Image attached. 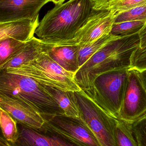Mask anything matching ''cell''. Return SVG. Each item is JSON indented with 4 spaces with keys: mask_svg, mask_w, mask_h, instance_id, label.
I'll return each mask as SVG.
<instances>
[{
    "mask_svg": "<svg viewBox=\"0 0 146 146\" xmlns=\"http://www.w3.org/2000/svg\"><path fill=\"white\" fill-rule=\"evenodd\" d=\"M92 8V0H69L56 5L40 22L35 35L46 44L75 45L76 35L89 17Z\"/></svg>",
    "mask_w": 146,
    "mask_h": 146,
    "instance_id": "1",
    "label": "cell"
},
{
    "mask_svg": "<svg viewBox=\"0 0 146 146\" xmlns=\"http://www.w3.org/2000/svg\"><path fill=\"white\" fill-rule=\"evenodd\" d=\"M116 17L112 11L92 8L89 17L76 35L74 44L83 46L111 34Z\"/></svg>",
    "mask_w": 146,
    "mask_h": 146,
    "instance_id": "9",
    "label": "cell"
},
{
    "mask_svg": "<svg viewBox=\"0 0 146 146\" xmlns=\"http://www.w3.org/2000/svg\"><path fill=\"white\" fill-rule=\"evenodd\" d=\"M45 125L75 145L100 146L97 137L82 117L55 116L49 121H46Z\"/></svg>",
    "mask_w": 146,
    "mask_h": 146,
    "instance_id": "7",
    "label": "cell"
},
{
    "mask_svg": "<svg viewBox=\"0 0 146 146\" xmlns=\"http://www.w3.org/2000/svg\"><path fill=\"white\" fill-rule=\"evenodd\" d=\"M0 124L4 138L10 143H17L19 136L17 121L4 109L0 108Z\"/></svg>",
    "mask_w": 146,
    "mask_h": 146,
    "instance_id": "20",
    "label": "cell"
},
{
    "mask_svg": "<svg viewBox=\"0 0 146 146\" xmlns=\"http://www.w3.org/2000/svg\"><path fill=\"white\" fill-rule=\"evenodd\" d=\"M44 85L63 110L65 116L73 118L81 117V112L75 92L64 91L51 86Z\"/></svg>",
    "mask_w": 146,
    "mask_h": 146,
    "instance_id": "16",
    "label": "cell"
},
{
    "mask_svg": "<svg viewBox=\"0 0 146 146\" xmlns=\"http://www.w3.org/2000/svg\"><path fill=\"white\" fill-rule=\"evenodd\" d=\"M140 45L138 33L108 42L79 68L74 79L82 91L92 98L94 83L101 74L115 69L131 67V58Z\"/></svg>",
    "mask_w": 146,
    "mask_h": 146,
    "instance_id": "2",
    "label": "cell"
},
{
    "mask_svg": "<svg viewBox=\"0 0 146 146\" xmlns=\"http://www.w3.org/2000/svg\"><path fill=\"white\" fill-rule=\"evenodd\" d=\"M132 126L138 146H146V112L132 122Z\"/></svg>",
    "mask_w": 146,
    "mask_h": 146,
    "instance_id": "24",
    "label": "cell"
},
{
    "mask_svg": "<svg viewBox=\"0 0 146 146\" xmlns=\"http://www.w3.org/2000/svg\"><path fill=\"white\" fill-rule=\"evenodd\" d=\"M128 79L119 118L133 122L146 112V91L139 71L130 67Z\"/></svg>",
    "mask_w": 146,
    "mask_h": 146,
    "instance_id": "8",
    "label": "cell"
},
{
    "mask_svg": "<svg viewBox=\"0 0 146 146\" xmlns=\"http://www.w3.org/2000/svg\"><path fill=\"white\" fill-rule=\"evenodd\" d=\"M2 71L29 77L40 84L64 91H82L74 79L75 73L64 69L44 52L38 58L19 67Z\"/></svg>",
    "mask_w": 146,
    "mask_h": 146,
    "instance_id": "4",
    "label": "cell"
},
{
    "mask_svg": "<svg viewBox=\"0 0 146 146\" xmlns=\"http://www.w3.org/2000/svg\"><path fill=\"white\" fill-rule=\"evenodd\" d=\"M43 52L42 42L39 38L34 36L27 42L23 48L0 65V70L2 71L19 67L38 58Z\"/></svg>",
    "mask_w": 146,
    "mask_h": 146,
    "instance_id": "14",
    "label": "cell"
},
{
    "mask_svg": "<svg viewBox=\"0 0 146 146\" xmlns=\"http://www.w3.org/2000/svg\"><path fill=\"white\" fill-rule=\"evenodd\" d=\"M131 67L139 71L146 70V46L138 47L133 52L131 58Z\"/></svg>",
    "mask_w": 146,
    "mask_h": 146,
    "instance_id": "25",
    "label": "cell"
},
{
    "mask_svg": "<svg viewBox=\"0 0 146 146\" xmlns=\"http://www.w3.org/2000/svg\"><path fill=\"white\" fill-rule=\"evenodd\" d=\"M39 23V15L33 19H23L0 23V40L11 38L27 42L35 36Z\"/></svg>",
    "mask_w": 146,
    "mask_h": 146,
    "instance_id": "12",
    "label": "cell"
},
{
    "mask_svg": "<svg viewBox=\"0 0 146 146\" xmlns=\"http://www.w3.org/2000/svg\"><path fill=\"white\" fill-rule=\"evenodd\" d=\"M146 23L145 21L136 20L114 24L111 34L122 37L137 34Z\"/></svg>",
    "mask_w": 146,
    "mask_h": 146,
    "instance_id": "22",
    "label": "cell"
},
{
    "mask_svg": "<svg viewBox=\"0 0 146 146\" xmlns=\"http://www.w3.org/2000/svg\"><path fill=\"white\" fill-rule=\"evenodd\" d=\"M65 1V0H52V2L55 4V5H60L63 4Z\"/></svg>",
    "mask_w": 146,
    "mask_h": 146,
    "instance_id": "28",
    "label": "cell"
},
{
    "mask_svg": "<svg viewBox=\"0 0 146 146\" xmlns=\"http://www.w3.org/2000/svg\"><path fill=\"white\" fill-rule=\"evenodd\" d=\"M0 108L8 112L17 122L35 130L42 129L46 119L30 106L22 101L0 93Z\"/></svg>",
    "mask_w": 146,
    "mask_h": 146,
    "instance_id": "10",
    "label": "cell"
},
{
    "mask_svg": "<svg viewBox=\"0 0 146 146\" xmlns=\"http://www.w3.org/2000/svg\"><path fill=\"white\" fill-rule=\"evenodd\" d=\"M138 35L140 38V45L139 47L140 48H143L146 46V23L139 31Z\"/></svg>",
    "mask_w": 146,
    "mask_h": 146,
    "instance_id": "26",
    "label": "cell"
},
{
    "mask_svg": "<svg viewBox=\"0 0 146 146\" xmlns=\"http://www.w3.org/2000/svg\"><path fill=\"white\" fill-rule=\"evenodd\" d=\"M42 45L43 52L67 71L75 73L79 69L78 45L53 46L43 42Z\"/></svg>",
    "mask_w": 146,
    "mask_h": 146,
    "instance_id": "13",
    "label": "cell"
},
{
    "mask_svg": "<svg viewBox=\"0 0 146 146\" xmlns=\"http://www.w3.org/2000/svg\"><path fill=\"white\" fill-rule=\"evenodd\" d=\"M129 68L104 72L98 76L94 83V95L91 99L117 118H119Z\"/></svg>",
    "mask_w": 146,
    "mask_h": 146,
    "instance_id": "5",
    "label": "cell"
},
{
    "mask_svg": "<svg viewBox=\"0 0 146 146\" xmlns=\"http://www.w3.org/2000/svg\"><path fill=\"white\" fill-rule=\"evenodd\" d=\"M0 93L25 102L49 121L54 117L65 115L43 84L29 77L1 71Z\"/></svg>",
    "mask_w": 146,
    "mask_h": 146,
    "instance_id": "3",
    "label": "cell"
},
{
    "mask_svg": "<svg viewBox=\"0 0 146 146\" xmlns=\"http://www.w3.org/2000/svg\"><path fill=\"white\" fill-rule=\"evenodd\" d=\"M93 9L112 11L117 17L131 9L146 4V0H92Z\"/></svg>",
    "mask_w": 146,
    "mask_h": 146,
    "instance_id": "17",
    "label": "cell"
},
{
    "mask_svg": "<svg viewBox=\"0 0 146 146\" xmlns=\"http://www.w3.org/2000/svg\"><path fill=\"white\" fill-rule=\"evenodd\" d=\"M139 75L146 91V70L139 71Z\"/></svg>",
    "mask_w": 146,
    "mask_h": 146,
    "instance_id": "27",
    "label": "cell"
},
{
    "mask_svg": "<svg viewBox=\"0 0 146 146\" xmlns=\"http://www.w3.org/2000/svg\"><path fill=\"white\" fill-rule=\"evenodd\" d=\"M114 135L117 146H138L131 122L120 118H117L114 128Z\"/></svg>",
    "mask_w": 146,
    "mask_h": 146,
    "instance_id": "18",
    "label": "cell"
},
{
    "mask_svg": "<svg viewBox=\"0 0 146 146\" xmlns=\"http://www.w3.org/2000/svg\"><path fill=\"white\" fill-rule=\"evenodd\" d=\"M81 117L97 137L100 146H117L116 119L82 91L75 92Z\"/></svg>",
    "mask_w": 146,
    "mask_h": 146,
    "instance_id": "6",
    "label": "cell"
},
{
    "mask_svg": "<svg viewBox=\"0 0 146 146\" xmlns=\"http://www.w3.org/2000/svg\"><path fill=\"white\" fill-rule=\"evenodd\" d=\"M17 143L20 146H70L74 144L68 143L57 137L44 135L35 129L22 125Z\"/></svg>",
    "mask_w": 146,
    "mask_h": 146,
    "instance_id": "15",
    "label": "cell"
},
{
    "mask_svg": "<svg viewBox=\"0 0 146 146\" xmlns=\"http://www.w3.org/2000/svg\"><path fill=\"white\" fill-rule=\"evenodd\" d=\"M136 20L146 22V4L119 14L115 18L114 24Z\"/></svg>",
    "mask_w": 146,
    "mask_h": 146,
    "instance_id": "23",
    "label": "cell"
},
{
    "mask_svg": "<svg viewBox=\"0 0 146 146\" xmlns=\"http://www.w3.org/2000/svg\"><path fill=\"white\" fill-rule=\"evenodd\" d=\"M49 2L52 0H0V23L34 19Z\"/></svg>",
    "mask_w": 146,
    "mask_h": 146,
    "instance_id": "11",
    "label": "cell"
},
{
    "mask_svg": "<svg viewBox=\"0 0 146 146\" xmlns=\"http://www.w3.org/2000/svg\"><path fill=\"white\" fill-rule=\"evenodd\" d=\"M26 43L11 38L0 40V65L23 48Z\"/></svg>",
    "mask_w": 146,
    "mask_h": 146,
    "instance_id": "21",
    "label": "cell"
},
{
    "mask_svg": "<svg viewBox=\"0 0 146 146\" xmlns=\"http://www.w3.org/2000/svg\"><path fill=\"white\" fill-rule=\"evenodd\" d=\"M122 37V36L113 35L110 34L104 36L101 38L88 44L82 46H78V62L79 68L108 42Z\"/></svg>",
    "mask_w": 146,
    "mask_h": 146,
    "instance_id": "19",
    "label": "cell"
}]
</instances>
